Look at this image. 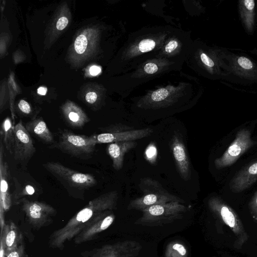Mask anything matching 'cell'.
Masks as SVG:
<instances>
[{
  "label": "cell",
  "mask_w": 257,
  "mask_h": 257,
  "mask_svg": "<svg viewBox=\"0 0 257 257\" xmlns=\"http://www.w3.org/2000/svg\"><path fill=\"white\" fill-rule=\"evenodd\" d=\"M118 193L112 191L90 201L61 228L54 231L48 239L49 246L62 250L65 243L73 239L94 218L107 210L116 209Z\"/></svg>",
  "instance_id": "6da1fadb"
},
{
  "label": "cell",
  "mask_w": 257,
  "mask_h": 257,
  "mask_svg": "<svg viewBox=\"0 0 257 257\" xmlns=\"http://www.w3.org/2000/svg\"><path fill=\"white\" fill-rule=\"evenodd\" d=\"M223 80L241 85L257 83V62L245 53L221 48Z\"/></svg>",
  "instance_id": "7a4b0ae2"
},
{
  "label": "cell",
  "mask_w": 257,
  "mask_h": 257,
  "mask_svg": "<svg viewBox=\"0 0 257 257\" xmlns=\"http://www.w3.org/2000/svg\"><path fill=\"white\" fill-rule=\"evenodd\" d=\"M188 208L179 202H171L150 206L142 212L135 224L144 226H161L182 218Z\"/></svg>",
  "instance_id": "3957f363"
},
{
  "label": "cell",
  "mask_w": 257,
  "mask_h": 257,
  "mask_svg": "<svg viewBox=\"0 0 257 257\" xmlns=\"http://www.w3.org/2000/svg\"><path fill=\"white\" fill-rule=\"evenodd\" d=\"M139 187L144 194L131 200L127 207L128 210L142 211L155 205L171 202H183L180 198L169 193L158 182L151 178L143 179Z\"/></svg>",
  "instance_id": "277c9868"
},
{
  "label": "cell",
  "mask_w": 257,
  "mask_h": 257,
  "mask_svg": "<svg viewBox=\"0 0 257 257\" xmlns=\"http://www.w3.org/2000/svg\"><path fill=\"white\" fill-rule=\"evenodd\" d=\"M96 144L90 136L74 134L64 129L59 131L58 140L49 146L72 157L88 159L92 157Z\"/></svg>",
  "instance_id": "5b68a950"
},
{
  "label": "cell",
  "mask_w": 257,
  "mask_h": 257,
  "mask_svg": "<svg viewBox=\"0 0 257 257\" xmlns=\"http://www.w3.org/2000/svg\"><path fill=\"white\" fill-rule=\"evenodd\" d=\"M43 166L68 189L85 190L97 183L92 175L73 170L58 162H48L44 164Z\"/></svg>",
  "instance_id": "8992f818"
},
{
  "label": "cell",
  "mask_w": 257,
  "mask_h": 257,
  "mask_svg": "<svg viewBox=\"0 0 257 257\" xmlns=\"http://www.w3.org/2000/svg\"><path fill=\"white\" fill-rule=\"evenodd\" d=\"M208 205L210 210L228 226L236 237L235 245L241 247L248 239L242 223L235 212L221 199L218 197H211Z\"/></svg>",
  "instance_id": "52a82bcc"
},
{
  "label": "cell",
  "mask_w": 257,
  "mask_h": 257,
  "mask_svg": "<svg viewBox=\"0 0 257 257\" xmlns=\"http://www.w3.org/2000/svg\"><path fill=\"white\" fill-rule=\"evenodd\" d=\"M256 143V142L251 139L249 130L245 128L239 130L235 139L222 155L214 161L215 167L220 169L232 165Z\"/></svg>",
  "instance_id": "ba28073f"
},
{
  "label": "cell",
  "mask_w": 257,
  "mask_h": 257,
  "mask_svg": "<svg viewBox=\"0 0 257 257\" xmlns=\"http://www.w3.org/2000/svg\"><path fill=\"white\" fill-rule=\"evenodd\" d=\"M142 249L137 241L126 240L81 252L82 257H137Z\"/></svg>",
  "instance_id": "9c48e42d"
},
{
  "label": "cell",
  "mask_w": 257,
  "mask_h": 257,
  "mask_svg": "<svg viewBox=\"0 0 257 257\" xmlns=\"http://www.w3.org/2000/svg\"><path fill=\"white\" fill-rule=\"evenodd\" d=\"M22 205L28 221L36 229L51 224L57 214L56 209L45 202L25 199Z\"/></svg>",
  "instance_id": "30bf717a"
},
{
  "label": "cell",
  "mask_w": 257,
  "mask_h": 257,
  "mask_svg": "<svg viewBox=\"0 0 257 257\" xmlns=\"http://www.w3.org/2000/svg\"><path fill=\"white\" fill-rule=\"evenodd\" d=\"M15 143L14 158L19 163L25 164L28 162L36 152L30 134L20 120L14 126Z\"/></svg>",
  "instance_id": "8fae6325"
},
{
  "label": "cell",
  "mask_w": 257,
  "mask_h": 257,
  "mask_svg": "<svg viewBox=\"0 0 257 257\" xmlns=\"http://www.w3.org/2000/svg\"><path fill=\"white\" fill-rule=\"evenodd\" d=\"M107 132L92 135L90 137L96 144L112 143L120 142L133 141L150 136L153 133L151 128L121 131L112 128Z\"/></svg>",
  "instance_id": "7c38bea8"
},
{
  "label": "cell",
  "mask_w": 257,
  "mask_h": 257,
  "mask_svg": "<svg viewBox=\"0 0 257 257\" xmlns=\"http://www.w3.org/2000/svg\"><path fill=\"white\" fill-rule=\"evenodd\" d=\"M0 225L3 230L6 223L4 214L10 209L12 204V198L10 192L11 174L9 165L4 159V146L0 138Z\"/></svg>",
  "instance_id": "4fadbf2b"
},
{
  "label": "cell",
  "mask_w": 257,
  "mask_h": 257,
  "mask_svg": "<svg viewBox=\"0 0 257 257\" xmlns=\"http://www.w3.org/2000/svg\"><path fill=\"white\" fill-rule=\"evenodd\" d=\"M115 218L111 210L99 214L73 239L75 244H81L95 238L113 223Z\"/></svg>",
  "instance_id": "5bb4252c"
},
{
  "label": "cell",
  "mask_w": 257,
  "mask_h": 257,
  "mask_svg": "<svg viewBox=\"0 0 257 257\" xmlns=\"http://www.w3.org/2000/svg\"><path fill=\"white\" fill-rule=\"evenodd\" d=\"M171 148L180 176L183 180H188L190 177V162L184 144L178 135H173Z\"/></svg>",
  "instance_id": "9a60e30c"
},
{
  "label": "cell",
  "mask_w": 257,
  "mask_h": 257,
  "mask_svg": "<svg viewBox=\"0 0 257 257\" xmlns=\"http://www.w3.org/2000/svg\"><path fill=\"white\" fill-rule=\"evenodd\" d=\"M257 181V160L252 162L236 174L230 182L231 191L239 193L250 187Z\"/></svg>",
  "instance_id": "2e32d148"
},
{
  "label": "cell",
  "mask_w": 257,
  "mask_h": 257,
  "mask_svg": "<svg viewBox=\"0 0 257 257\" xmlns=\"http://www.w3.org/2000/svg\"><path fill=\"white\" fill-rule=\"evenodd\" d=\"M15 190L12 195V203L15 205L22 203L27 197H31L40 193V187L31 177L28 179H20V176L13 177Z\"/></svg>",
  "instance_id": "e0dca14e"
},
{
  "label": "cell",
  "mask_w": 257,
  "mask_h": 257,
  "mask_svg": "<svg viewBox=\"0 0 257 257\" xmlns=\"http://www.w3.org/2000/svg\"><path fill=\"white\" fill-rule=\"evenodd\" d=\"M237 9L242 25L246 33L253 35L257 18V4L254 0H239Z\"/></svg>",
  "instance_id": "ac0fdd59"
},
{
  "label": "cell",
  "mask_w": 257,
  "mask_h": 257,
  "mask_svg": "<svg viewBox=\"0 0 257 257\" xmlns=\"http://www.w3.org/2000/svg\"><path fill=\"white\" fill-rule=\"evenodd\" d=\"M0 242L4 245L5 252L17 248L24 242L23 234L13 221L6 223L1 230Z\"/></svg>",
  "instance_id": "d6986e66"
},
{
  "label": "cell",
  "mask_w": 257,
  "mask_h": 257,
  "mask_svg": "<svg viewBox=\"0 0 257 257\" xmlns=\"http://www.w3.org/2000/svg\"><path fill=\"white\" fill-rule=\"evenodd\" d=\"M136 146L137 143L134 141L112 143L108 145L107 152L115 170L118 171L122 168L124 155Z\"/></svg>",
  "instance_id": "ffe728a7"
},
{
  "label": "cell",
  "mask_w": 257,
  "mask_h": 257,
  "mask_svg": "<svg viewBox=\"0 0 257 257\" xmlns=\"http://www.w3.org/2000/svg\"><path fill=\"white\" fill-rule=\"evenodd\" d=\"M28 132L46 144L55 143L53 134L48 128L46 122L42 118L33 119L25 125Z\"/></svg>",
  "instance_id": "44dd1931"
},
{
  "label": "cell",
  "mask_w": 257,
  "mask_h": 257,
  "mask_svg": "<svg viewBox=\"0 0 257 257\" xmlns=\"http://www.w3.org/2000/svg\"><path fill=\"white\" fill-rule=\"evenodd\" d=\"M14 125L11 119L7 117L1 124L0 138L4 142L7 150L12 155H14L15 135Z\"/></svg>",
  "instance_id": "7402d4cb"
},
{
  "label": "cell",
  "mask_w": 257,
  "mask_h": 257,
  "mask_svg": "<svg viewBox=\"0 0 257 257\" xmlns=\"http://www.w3.org/2000/svg\"><path fill=\"white\" fill-rule=\"evenodd\" d=\"M64 113L68 125L74 128L83 127L89 120L84 113L77 108L67 107Z\"/></svg>",
  "instance_id": "603a6c76"
},
{
  "label": "cell",
  "mask_w": 257,
  "mask_h": 257,
  "mask_svg": "<svg viewBox=\"0 0 257 257\" xmlns=\"http://www.w3.org/2000/svg\"><path fill=\"white\" fill-rule=\"evenodd\" d=\"M165 257H187V251L182 243L173 241L167 245Z\"/></svg>",
  "instance_id": "cb8c5ba5"
},
{
  "label": "cell",
  "mask_w": 257,
  "mask_h": 257,
  "mask_svg": "<svg viewBox=\"0 0 257 257\" xmlns=\"http://www.w3.org/2000/svg\"><path fill=\"white\" fill-rule=\"evenodd\" d=\"M87 46V40L84 35L78 36L74 43V48L76 52L78 54H82L84 53Z\"/></svg>",
  "instance_id": "d4e9b609"
},
{
  "label": "cell",
  "mask_w": 257,
  "mask_h": 257,
  "mask_svg": "<svg viewBox=\"0 0 257 257\" xmlns=\"http://www.w3.org/2000/svg\"><path fill=\"white\" fill-rule=\"evenodd\" d=\"M155 42L152 39H144L139 44V48L142 52H147L152 50L155 46Z\"/></svg>",
  "instance_id": "484cf974"
},
{
  "label": "cell",
  "mask_w": 257,
  "mask_h": 257,
  "mask_svg": "<svg viewBox=\"0 0 257 257\" xmlns=\"http://www.w3.org/2000/svg\"><path fill=\"white\" fill-rule=\"evenodd\" d=\"M169 92L166 88H160L154 91L151 95L152 99L155 102L161 101L168 96Z\"/></svg>",
  "instance_id": "4316f807"
},
{
  "label": "cell",
  "mask_w": 257,
  "mask_h": 257,
  "mask_svg": "<svg viewBox=\"0 0 257 257\" xmlns=\"http://www.w3.org/2000/svg\"><path fill=\"white\" fill-rule=\"evenodd\" d=\"M25 247L23 242L17 248L6 253V257H25Z\"/></svg>",
  "instance_id": "83f0119b"
},
{
  "label": "cell",
  "mask_w": 257,
  "mask_h": 257,
  "mask_svg": "<svg viewBox=\"0 0 257 257\" xmlns=\"http://www.w3.org/2000/svg\"><path fill=\"white\" fill-rule=\"evenodd\" d=\"M248 207L252 217L257 221V190L250 199Z\"/></svg>",
  "instance_id": "f1b7e54d"
},
{
  "label": "cell",
  "mask_w": 257,
  "mask_h": 257,
  "mask_svg": "<svg viewBox=\"0 0 257 257\" xmlns=\"http://www.w3.org/2000/svg\"><path fill=\"white\" fill-rule=\"evenodd\" d=\"M146 158L150 162H155L157 156V150L153 144H150L148 147L146 151Z\"/></svg>",
  "instance_id": "f546056e"
},
{
  "label": "cell",
  "mask_w": 257,
  "mask_h": 257,
  "mask_svg": "<svg viewBox=\"0 0 257 257\" xmlns=\"http://www.w3.org/2000/svg\"><path fill=\"white\" fill-rule=\"evenodd\" d=\"M20 111L24 114L29 115L32 112L30 104L24 100H21L18 104Z\"/></svg>",
  "instance_id": "4dcf8cb0"
},
{
  "label": "cell",
  "mask_w": 257,
  "mask_h": 257,
  "mask_svg": "<svg viewBox=\"0 0 257 257\" xmlns=\"http://www.w3.org/2000/svg\"><path fill=\"white\" fill-rule=\"evenodd\" d=\"M157 65L153 63H148L144 66L145 71L148 74H153L158 71Z\"/></svg>",
  "instance_id": "1f68e13d"
},
{
  "label": "cell",
  "mask_w": 257,
  "mask_h": 257,
  "mask_svg": "<svg viewBox=\"0 0 257 257\" xmlns=\"http://www.w3.org/2000/svg\"><path fill=\"white\" fill-rule=\"evenodd\" d=\"M68 23V19L65 17H62L58 20L56 24V28L59 30H62L66 27Z\"/></svg>",
  "instance_id": "d6a6232c"
},
{
  "label": "cell",
  "mask_w": 257,
  "mask_h": 257,
  "mask_svg": "<svg viewBox=\"0 0 257 257\" xmlns=\"http://www.w3.org/2000/svg\"><path fill=\"white\" fill-rule=\"evenodd\" d=\"M178 46V43L175 40L170 41L165 47V51L167 53L173 51Z\"/></svg>",
  "instance_id": "836d02e7"
},
{
  "label": "cell",
  "mask_w": 257,
  "mask_h": 257,
  "mask_svg": "<svg viewBox=\"0 0 257 257\" xmlns=\"http://www.w3.org/2000/svg\"><path fill=\"white\" fill-rule=\"evenodd\" d=\"M97 97V96L95 92H89L86 95L85 99L89 103L93 104L96 101Z\"/></svg>",
  "instance_id": "e575fe53"
},
{
  "label": "cell",
  "mask_w": 257,
  "mask_h": 257,
  "mask_svg": "<svg viewBox=\"0 0 257 257\" xmlns=\"http://www.w3.org/2000/svg\"><path fill=\"white\" fill-rule=\"evenodd\" d=\"M101 71V68L97 66H92L89 69L90 73L93 76L99 74Z\"/></svg>",
  "instance_id": "d590c367"
},
{
  "label": "cell",
  "mask_w": 257,
  "mask_h": 257,
  "mask_svg": "<svg viewBox=\"0 0 257 257\" xmlns=\"http://www.w3.org/2000/svg\"><path fill=\"white\" fill-rule=\"evenodd\" d=\"M47 90V89L46 88L44 87H40L38 89L37 92L39 94L44 95L46 94Z\"/></svg>",
  "instance_id": "8d00e7d4"
},
{
  "label": "cell",
  "mask_w": 257,
  "mask_h": 257,
  "mask_svg": "<svg viewBox=\"0 0 257 257\" xmlns=\"http://www.w3.org/2000/svg\"><path fill=\"white\" fill-rule=\"evenodd\" d=\"M249 52L254 55L257 56V48H254L252 50H249Z\"/></svg>",
  "instance_id": "74e56055"
},
{
  "label": "cell",
  "mask_w": 257,
  "mask_h": 257,
  "mask_svg": "<svg viewBox=\"0 0 257 257\" xmlns=\"http://www.w3.org/2000/svg\"><path fill=\"white\" fill-rule=\"evenodd\" d=\"M25 257H28L27 254L25 255Z\"/></svg>",
  "instance_id": "f35d334b"
}]
</instances>
